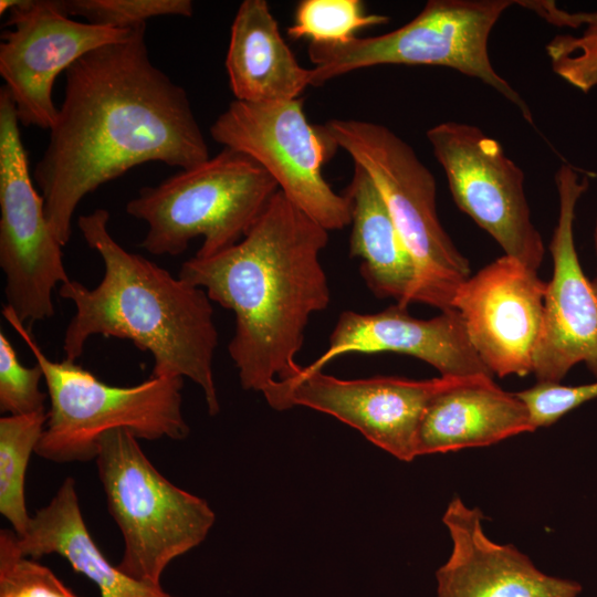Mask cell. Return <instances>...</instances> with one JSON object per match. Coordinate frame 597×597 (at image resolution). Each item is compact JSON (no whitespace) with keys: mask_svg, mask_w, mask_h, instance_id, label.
<instances>
[{"mask_svg":"<svg viewBox=\"0 0 597 597\" xmlns=\"http://www.w3.org/2000/svg\"><path fill=\"white\" fill-rule=\"evenodd\" d=\"M145 32L138 25L65 72L64 98L33 170L62 247L78 203L100 186L148 161L188 169L210 158L186 91L153 64Z\"/></svg>","mask_w":597,"mask_h":597,"instance_id":"obj_1","label":"cell"},{"mask_svg":"<svg viewBox=\"0 0 597 597\" xmlns=\"http://www.w3.org/2000/svg\"><path fill=\"white\" fill-rule=\"evenodd\" d=\"M328 231L277 190L241 241L185 261L178 277L234 313L229 354L243 389L293 377L311 315L329 303L320 261Z\"/></svg>","mask_w":597,"mask_h":597,"instance_id":"obj_2","label":"cell"},{"mask_svg":"<svg viewBox=\"0 0 597 597\" xmlns=\"http://www.w3.org/2000/svg\"><path fill=\"white\" fill-rule=\"evenodd\" d=\"M108 220L103 208L77 219L104 274L93 289L73 280L59 286V295L75 307L63 337L64 359L75 362L95 335L128 339L151 355V376L191 379L202 389L209 415H218L212 370L218 331L211 300L203 289L125 250L109 233Z\"/></svg>","mask_w":597,"mask_h":597,"instance_id":"obj_3","label":"cell"},{"mask_svg":"<svg viewBox=\"0 0 597 597\" xmlns=\"http://www.w3.org/2000/svg\"><path fill=\"white\" fill-rule=\"evenodd\" d=\"M2 315L43 371L50 409L35 448L41 458L56 463L95 460L102 436L116 429L150 441L188 437L184 378L150 375L134 386L105 384L75 362L51 360L10 307L4 305Z\"/></svg>","mask_w":597,"mask_h":597,"instance_id":"obj_4","label":"cell"},{"mask_svg":"<svg viewBox=\"0 0 597 597\" xmlns=\"http://www.w3.org/2000/svg\"><path fill=\"white\" fill-rule=\"evenodd\" d=\"M323 128L369 175L381 195L416 269L412 303L440 311L453 308L457 291L471 276V268L439 220L432 172L387 126L334 118Z\"/></svg>","mask_w":597,"mask_h":597,"instance_id":"obj_5","label":"cell"},{"mask_svg":"<svg viewBox=\"0 0 597 597\" xmlns=\"http://www.w3.org/2000/svg\"><path fill=\"white\" fill-rule=\"evenodd\" d=\"M279 190L250 156L224 147L200 165L139 189L126 212L147 223L139 247L177 256L202 237L195 256L209 258L237 244Z\"/></svg>","mask_w":597,"mask_h":597,"instance_id":"obj_6","label":"cell"},{"mask_svg":"<svg viewBox=\"0 0 597 597\" xmlns=\"http://www.w3.org/2000/svg\"><path fill=\"white\" fill-rule=\"evenodd\" d=\"M95 461L108 512L124 538L117 567L134 579L160 585L169 563L207 537L213 511L167 480L125 429L102 436Z\"/></svg>","mask_w":597,"mask_h":597,"instance_id":"obj_7","label":"cell"},{"mask_svg":"<svg viewBox=\"0 0 597 597\" xmlns=\"http://www.w3.org/2000/svg\"><path fill=\"white\" fill-rule=\"evenodd\" d=\"M513 0H429L406 24L345 44L310 43L312 85L378 65H430L480 80L513 104L533 124L530 106L494 69L489 38Z\"/></svg>","mask_w":597,"mask_h":597,"instance_id":"obj_8","label":"cell"},{"mask_svg":"<svg viewBox=\"0 0 597 597\" xmlns=\"http://www.w3.org/2000/svg\"><path fill=\"white\" fill-rule=\"evenodd\" d=\"M213 140L253 158L279 190L327 231L350 224L348 197L322 174L337 146L323 126L310 124L302 98L252 103L234 100L210 127Z\"/></svg>","mask_w":597,"mask_h":597,"instance_id":"obj_9","label":"cell"},{"mask_svg":"<svg viewBox=\"0 0 597 597\" xmlns=\"http://www.w3.org/2000/svg\"><path fill=\"white\" fill-rule=\"evenodd\" d=\"M0 266L6 306L30 324L54 315L53 291L70 281L62 245L32 182L15 105L0 90Z\"/></svg>","mask_w":597,"mask_h":597,"instance_id":"obj_10","label":"cell"},{"mask_svg":"<svg viewBox=\"0 0 597 597\" xmlns=\"http://www.w3.org/2000/svg\"><path fill=\"white\" fill-rule=\"evenodd\" d=\"M426 137L458 208L486 231L504 253L538 271L545 253L532 221L524 172L480 127L447 121Z\"/></svg>","mask_w":597,"mask_h":597,"instance_id":"obj_11","label":"cell"},{"mask_svg":"<svg viewBox=\"0 0 597 597\" xmlns=\"http://www.w3.org/2000/svg\"><path fill=\"white\" fill-rule=\"evenodd\" d=\"M9 12L0 42V74L19 123L49 129L59 108L52 100L56 76L88 52L128 39L133 29L78 22L56 0H1ZM137 28V27H136Z\"/></svg>","mask_w":597,"mask_h":597,"instance_id":"obj_12","label":"cell"},{"mask_svg":"<svg viewBox=\"0 0 597 597\" xmlns=\"http://www.w3.org/2000/svg\"><path fill=\"white\" fill-rule=\"evenodd\" d=\"M450 377L412 380L390 376L338 379L301 366L264 392L276 410L303 406L331 415L402 461L418 457V433L432 397Z\"/></svg>","mask_w":597,"mask_h":597,"instance_id":"obj_13","label":"cell"},{"mask_svg":"<svg viewBox=\"0 0 597 597\" xmlns=\"http://www.w3.org/2000/svg\"><path fill=\"white\" fill-rule=\"evenodd\" d=\"M555 184L558 218L549 243L553 275L533 359L537 383L551 384H559L579 363L597 378V277L589 280L584 273L574 239L576 206L589 181L563 164Z\"/></svg>","mask_w":597,"mask_h":597,"instance_id":"obj_14","label":"cell"},{"mask_svg":"<svg viewBox=\"0 0 597 597\" xmlns=\"http://www.w3.org/2000/svg\"><path fill=\"white\" fill-rule=\"evenodd\" d=\"M546 287L537 271L504 254L458 289L452 307L493 376L524 377L533 373Z\"/></svg>","mask_w":597,"mask_h":597,"instance_id":"obj_15","label":"cell"},{"mask_svg":"<svg viewBox=\"0 0 597 597\" xmlns=\"http://www.w3.org/2000/svg\"><path fill=\"white\" fill-rule=\"evenodd\" d=\"M483 514L459 496L442 522L451 541L448 561L437 570V597H578L582 585L548 575L513 545L493 542Z\"/></svg>","mask_w":597,"mask_h":597,"instance_id":"obj_16","label":"cell"},{"mask_svg":"<svg viewBox=\"0 0 597 597\" xmlns=\"http://www.w3.org/2000/svg\"><path fill=\"white\" fill-rule=\"evenodd\" d=\"M352 353L409 355L444 377H493L471 345L455 308L441 311L429 320L411 316L407 306L397 303L373 314L345 311L329 336L327 349L304 368L323 370L336 357Z\"/></svg>","mask_w":597,"mask_h":597,"instance_id":"obj_17","label":"cell"},{"mask_svg":"<svg viewBox=\"0 0 597 597\" xmlns=\"http://www.w3.org/2000/svg\"><path fill=\"white\" fill-rule=\"evenodd\" d=\"M535 430L524 402L492 376L450 377L425 411L418 457L485 447Z\"/></svg>","mask_w":597,"mask_h":597,"instance_id":"obj_18","label":"cell"},{"mask_svg":"<svg viewBox=\"0 0 597 597\" xmlns=\"http://www.w3.org/2000/svg\"><path fill=\"white\" fill-rule=\"evenodd\" d=\"M226 71L235 100L242 102L292 101L312 85V69L298 63L265 0H244L238 8Z\"/></svg>","mask_w":597,"mask_h":597,"instance_id":"obj_19","label":"cell"},{"mask_svg":"<svg viewBox=\"0 0 597 597\" xmlns=\"http://www.w3.org/2000/svg\"><path fill=\"white\" fill-rule=\"evenodd\" d=\"M17 546L33 559L49 554L64 557L97 585L101 597H175L161 585L125 575L106 559L85 524L71 476L62 482L50 503L31 516L27 532L17 535Z\"/></svg>","mask_w":597,"mask_h":597,"instance_id":"obj_20","label":"cell"},{"mask_svg":"<svg viewBox=\"0 0 597 597\" xmlns=\"http://www.w3.org/2000/svg\"><path fill=\"white\" fill-rule=\"evenodd\" d=\"M345 195L352 205L349 255L360 260L363 280L377 298L408 306L416 285L413 262L381 195L359 166L354 165Z\"/></svg>","mask_w":597,"mask_h":597,"instance_id":"obj_21","label":"cell"},{"mask_svg":"<svg viewBox=\"0 0 597 597\" xmlns=\"http://www.w3.org/2000/svg\"><path fill=\"white\" fill-rule=\"evenodd\" d=\"M45 411L0 418V513L17 535L30 524L24 495V479L32 452L42 436Z\"/></svg>","mask_w":597,"mask_h":597,"instance_id":"obj_22","label":"cell"},{"mask_svg":"<svg viewBox=\"0 0 597 597\" xmlns=\"http://www.w3.org/2000/svg\"><path fill=\"white\" fill-rule=\"evenodd\" d=\"M388 21L387 15L367 13L360 0H302L287 34L314 44H345L356 38L360 29Z\"/></svg>","mask_w":597,"mask_h":597,"instance_id":"obj_23","label":"cell"},{"mask_svg":"<svg viewBox=\"0 0 597 597\" xmlns=\"http://www.w3.org/2000/svg\"><path fill=\"white\" fill-rule=\"evenodd\" d=\"M66 15L83 17L86 22L116 29H133L153 17L190 18V0H56Z\"/></svg>","mask_w":597,"mask_h":597,"instance_id":"obj_24","label":"cell"},{"mask_svg":"<svg viewBox=\"0 0 597 597\" xmlns=\"http://www.w3.org/2000/svg\"><path fill=\"white\" fill-rule=\"evenodd\" d=\"M0 597H80L36 559L21 554L13 530L0 531Z\"/></svg>","mask_w":597,"mask_h":597,"instance_id":"obj_25","label":"cell"},{"mask_svg":"<svg viewBox=\"0 0 597 597\" xmlns=\"http://www.w3.org/2000/svg\"><path fill=\"white\" fill-rule=\"evenodd\" d=\"M553 72L587 94L597 87V12H588L579 35L558 34L546 46Z\"/></svg>","mask_w":597,"mask_h":597,"instance_id":"obj_26","label":"cell"},{"mask_svg":"<svg viewBox=\"0 0 597 597\" xmlns=\"http://www.w3.org/2000/svg\"><path fill=\"white\" fill-rule=\"evenodd\" d=\"M41 367L23 366L4 333L0 332V411L10 416L43 412L48 394L40 389Z\"/></svg>","mask_w":597,"mask_h":597,"instance_id":"obj_27","label":"cell"},{"mask_svg":"<svg viewBox=\"0 0 597 597\" xmlns=\"http://www.w3.org/2000/svg\"><path fill=\"white\" fill-rule=\"evenodd\" d=\"M516 396L526 406L532 425L537 429L555 423L570 410L597 398V380L578 386L537 383Z\"/></svg>","mask_w":597,"mask_h":597,"instance_id":"obj_28","label":"cell"},{"mask_svg":"<svg viewBox=\"0 0 597 597\" xmlns=\"http://www.w3.org/2000/svg\"><path fill=\"white\" fill-rule=\"evenodd\" d=\"M515 2L523 8L533 10L538 15L544 18L547 22L555 25L578 28L585 24L588 17V12H566L557 8L555 2L553 1L521 0Z\"/></svg>","mask_w":597,"mask_h":597,"instance_id":"obj_29","label":"cell"},{"mask_svg":"<svg viewBox=\"0 0 597 597\" xmlns=\"http://www.w3.org/2000/svg\"><path fill=\"white\" fill-rule=\"evenodd\" d=\"M594 247H595V252L597 256V218H596L595 229H594Z\"/></svg>","mask_w":597,"mask_h":597,"instance_id":"obj_30","label":"cell"}]
</instances>
